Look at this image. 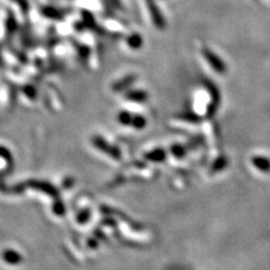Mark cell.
Segmentation results:
<instances>
[{
  "label": "cell",
  "mask_w": 270,
  "mask_h": 270,
  "mask_svg": "<svg viewBox=\"0 0 270 270\" xmlns=\"http://www.w3.org/2000/svg\"><path fill=\"white\" fill-rule=\"evenodd\" d=\"M253 165L257 167L258 169L264 171V172H269L270 170V160L266 158H254Z\"/></svg>",
  "instance_id": "obj_1"
}]
</instances>
